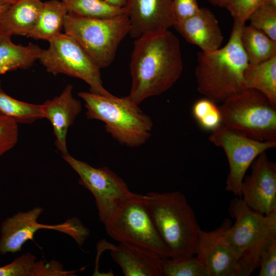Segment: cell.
<instances>
[{"label": "cell", "mask_w": 276, "mask_h": 276, "mask_svg": "<svg viewBox=\"0 0 276 276\" xmlns=\"http://www.w3.org/2000/svg\"><path fill=\"white\" fill-rule=\"evenodd\" d=\"M44 208L37 206L27 212H19L6 218L0 228V255L14 254L21 250L24 244L33 240L34 235L41 229H52L66 234L81 246L89 235V231L77 218L56 225L37 222Z\"/></svg>", "instance_id": "11"}, {"label": "cell", "mask_w": 276, "mask_h": 276, "mask_svg": "<svg viewBox=\"0 0 276 276\" xmlns=\"http://www.w3.org/2000/svg\"><path fill=\"white\" fill-rule=\"evenodd\" d=\"M48 41L49 48L42 50L38 59L48 73L79 78L89 85L91 93L112 96L103 85L100 68L72 36L60 33Z\"/></svg>", "instance_id": "9"}, {"label": "cell", "mask_w": 276, "mask_h": 276, "mask_svg": "<svg viewBox=\"0 0 276 276\" xmlns=\"http://www.w3.org/2000/svg\"><path fill=\"white\" fill-rule=\"evenodd\" d=\"M219 108L224 126L254 140L276 141V107L260 92L246 89Z\"/></svg>", "instance_id": "7"}, {"label": "cell", "mask_w": 276, "mask_h": 276, "mask_svg": "<svg viewBox=\"0 0 276 276\" xmlns=\"http://www.w3.org/2000/svg\"><path fill=\"white\" fill-rule=\"evenodd\" d=\"M183 68L179 40L170 30L136 38L130 63L132 78L128 96L139 105L171 88Z\"/></svg>", "instance_id": "1"}, {"label": "cell", "mask_w": 276, "mask_h": 276, "mask_svg": "<svg viewBox=\"0 0 276 276\" xmlns=\"http://www.w3.org/2000/svg\"><path fill=\"white\" fill-rule=\"evenodd\" d=\"M264 0H231L226 7L234 21L245 23L252 13L264 4Z\"/></svg>", "instance_id": "31"}, {"label": "cell", "mask_w": 276, "mask_h": 276, "mask_svg": "<svg viewBox=\"0 0 276 276\" xmlns=\"http://www.w3.org/2000/svg\"><path fill=\"white\" fill-rule=\"evenodd\" d=\"M250 175L244 176L240 198L251 209L264 215L276 212V164L264 152L251 165Z\"/></svg>", "instance_id": "13"}, {"label": "cell", "mask_w": 276, "mask_h": 276, "mask_svg": "<svg viewBox=\"0 0 276 276\" xmlns=\"http://www.w3.org/2000/svg\"><path fill=\"white\" fill-rule=\"evenodd\" d=\"M73 90V86L68 84L58 96L41 104L43 118L53 126L55 146L61 155L68 153V130L82 110L81 103L74 97Z\"/></svg>", "instance_id": "17"}, {"label": "cell", "mask_w": 276, "mask_h": 276, "mask_svg": "<svg viewBox=\"0 0 276 276\" xmlns=\"http://www.w3.org/2000/svg\"><path fill=\"white\" fill-rule=\"evenodd\" d=\"M172 9L176 21L189 17L197 12L199 7L197 0H172Z\"/></svg>", "instance_id": "33"}, {"label": "cell", "mask_w": 276, "mask_h": 276, "mask_svg": "<svg viewBox=\"0 0 276 276\" xmlns=\"http://www.w3.org/2000/svg\"><path fill=\"white\" fill-rule=\"evenodd\" d=\"M173 27L188 42L197 46L204 53L218 50L223 42L218 20L206 8H200L194 15L176 21Z\"/></svg>", "instance_id": "16"}, {"label": "cell", "mask_w": 276, "mask_h": 276, "mask_svg": "<svg viewBox=\"0 0 276 276\" xmlns=\"http://www.w3.org/2000/svg\"><path fill=\"white\" fill-rule=\"evenodd\" d=\"M68 13L92 18H108L126 13L125 8H118L103 0H61Z\"/></svg>", "instance_id": "26"}, {"label": "cell", "mask_w": 276, "mask_h": 276, "mask_svg": "<svg viewBox=\"0 0 276 276\" xmlns=\"http://www.w3.org/2000/svg\"><path fill=\"white\" fill-rule=\"evenodd\" d=\"M11 37L0 28V75L14 70L29 68L39 59L42 50L31 42L25 46L15 44Z\"/></svg>", "instance_id": "20"}, {"label": "cell", "mask_w": 276, "mask_h": 276, "mask_svg": "<svg viewBox=\"0 0 276 276\" xmlns=\"http://www.w3.org/2000/svg\"><path fill=\"white\" fill-rule=\"evenodd\" d=\"M18 138V124L0 113V157L15 146Z\"/></svg>", "instance_id": "30"}, {"label": "cell", "mask_w": 276, "mask_h": 276, "mask_svg": "<svg viewBox=\"0 0 276 276\" xmlns=\"http://www.w3.org/2000/svg\"><path fill=\"white\" fill-rule=\"evenodd\" d=\"M210 3L215 6L221 8H226L231 0H208Z\"/></svg>", "instance_id": "35"}, {"label": "cell", "mask_w": 276, "mask_h": 276, "mask_svg": "<svg viewBox=\"0 0 276 276\" xmlns=\"http://www.w3.org/2000/svg\"><path fill=\"white\" fill-rule=\"evenodd\" d=\"M107 245L112 259L125 276H163L164 259L151 250L127 243Z\"/></svg>", "instance_id": "18"}, {"label": "cell", "mask_w": 276, "mask_h": 276, "mask_svg": "<svg viewBox=\"0 0 276 276\" xmlns=\"http://www.w3.org/2000/svg\"><path fill=\"white\" fill-rule=\"evenodd\" d=\"M211 143L221 147L226 154L229 172L225 189L240 197V188L245 173L261 153L276 147V141L254 140L224 126L222 124L211 131Z\"/></svg>", "instance_id": "12"}, {"label": "cell", "mask_w": 276, "mask_h": 276, "mask_svg": "<svg viewBox=\"0 0 276 276\" xmlns=\"http://www.w3.org/2000/svg\"><path fill=\"white\" fill-rule=\"evenodd\" d=\"M143 195L170 258L195 256L201 229L185 196L179 191L150 192Z\"/></svg>", "instance_id": "3"}, {"label": "cell", "mask_w": 276, "mask_h": 276, "mask_svg": "<svg viewBox=\"0 0 276 276\" xmlns=\"http://www.w3.org/2000/svg\"><path fill=\"white\" fill-rule=\"evenodd\" d=\"M230 220L216 229L201 230L196 255L205 266L209 276H238V260L227 235Z\"/></svg>", "instance_id": "14"}, {"label": "cell", "mask_w": 276, "mask_h": 276, "mask_svg": "<svg viewBox=\"0 0 276 276\" xmlns=\"http://www.w3.org/2000/svg\"><path fill=\"white\" fill-rule=\"evenodd\" d=\"M61 156L78 175L79 183L94 195L99 219L103 224L123 202L135 194L108 167H94L68 152Z\"/></svg>", "instance_id": "10"}, {"label": "cell", "mask_w": 276, "mask_h": 276, "mask_svg": "<svg viewBox=\"0 0 276 276\" xmlns=\"http://www.w3.org/2000/svg\"><path fill=\"white\" fill-rule=\"evenodd\" d=\"M245 24L234 21L229 38L224 47L211 53H197L195 72L197 90L215 103H222L246 89L244 73L248 61L240 40Z\"/></svg>", "instance_id": "2"}, {"label": "cell", "mask_w": 276, "mask_h": 276, "mask_svg": "<svg viewBox=\"0 0 276 276\" xmlns=\"http://www.w3.org/2000/svg\"><path fill=\"white\" fill-rule=\"evenodd\" d=\"M244 82L246 89L260 92L276 107V56L258 64L248 63Z\"/></svg>", "instance_id": "21"}, {"label": "cell", "mask_w": 276, "mask_h": 276, "mask_svg": "<svg viewBox=\"0 0 276 276\" xmlns=\"http://www.w3.org/2000/svg\"><path fill=\"white\" fill-rule=\"evenodd\" d=\"M19 0H0V4L10 5Z\"/></svg>", "instance_id": "36"}, {"label": "cell", "mask_w": 276, "mask_h": 276, "mask_svg": "<svg viewBox=\"0 0 276 276\" xmlns=\"http://www.w3.org/2000/svg\"><path fill=\"white\" fill-rule=\"evenodd\" d=\"M67 10L62 1L50 0L43 2L37 22L28 37L50 40L61 33Z\"/></svg>", "instance_id": "22"}, {"label": "cell", "mask_w": 276, "mask_h": 276, "mask_svg": "<svg viewBox=\"0 0 276 276\" xmlns=\"http://www.w3.org/2000/svg\"><path fill=\"white\" fill-rule=\"evenodd\" d=\"M108 4L118 8H125L128 0H103Z\"/></svg>", "instance_id": "34"}, {"label": "cell", "mask_w": 276, "mask_h": 276, "mask_svg": "<svg viewBox=\"0 0 276 276\" xmlns=\"http://www.w3.org/2000/svg\"><path fill=\"white\" fill-rule=\"evenodd\" d=\"M10 6V5H2L0 4V15L5 11L6 10L8 7Z\"/></svg>", "instance_id": "37"}, {"label": "cell", "mask_w": 276, "mask_h": 276, "mask_svg": "<svg viewBox=\"0 0 276 276\" xmlns=\"http://www.w3.org/2000/svg\"><path fill=\"white\" fill-rule=\"evenodd\" d=\"M240 40L249 64H258L276 56V41L250 25L243 26Z\"/></svg>", "instance_id": "23"}, {"label": "cell", "mask_w": 276, "mask_h": 276, "mask_svg": "<svg viewBox=\"0 0 276 276\" xmlns=\"http://www.w3.org/2000/svg\"><path fill=\"white\" fill-rule=\"evenodd\" d=\"M63 29L72 36L101 69L113 61L119 44L129 34L127 13L108 18H92L68 13Z\"/></svg>", "instance_id": "6"}, {"label": "cell", "mask_w": 276, "mask_h": 276, "mask_svg": "<svg viewBox=\"0 0 276 276\" xmlns=\"http://www.w3.org/2000/svg\"><path fill=\"white\" fill-rule=\"evenodd\" d=\"M89 119L101 121L106 131L129 147L144 144L151 137L153 127L151 118L128 96L106 97L91 92H80Z\"/></svg>", "instance_id": "4"}, {"label": "cell", "mask_w": 276, "mask_h": 276, "mask_svg": "<svg viewBox=\"0 0 276 276\" xmlns=\"http://www.w3.org/2000/svg\"><path fill=\"white\" fill-rule=\"evenodd\" d=\"M53 272L51 261H37L36 257L29 252L0 267V276H51Z\"/></svg>", "instance_id": "24"}, {"label": "cell", "mask_w": 276, "mask_h": 276, "mask_svg": "<svg viewBox=\"0 0 276 276\" xmlns=\"http://www.w3.org/2000/svg\"><path fill=\"white\" fill-rule=\"evenodd\" d=\"M43 2L19 0L10 5L0 15V28L12 35L28 36L35 26Z\"/></svg>", "instance_id": "19"}, {"label": "cell", "mask_w": 276, "mask_h": 276, "mask_svg": "<svg viewBox=\"0 0 276 276\" xmlns=\"http://www.w3.org/2000/svg\"><path fill=\"white\" fill-rule=\"evenodd\" d=\"M125 8L130 22L129 34L135 39L169 30L176 21L172 0H128Z\"/></svg>", "instance_id": "15"}, {"label": "cell", "mask_w": 276, "mask_h": 276, "mask_svg": "<svg viewBox=\"0 0 276 276\" xmlns=\"http://www.w3.org/2000/svg\"><path fill=\"white\" fill-rule=\"evenodd\" d=\"M107 235L119 243L137 245L170 258L160 238L143 195L135 193L123 202L104 223Z\"/></svg>", "instance_id": "8"}, {"label": "cell", "mask_w": 276, "mask_h": 276, "mask_svg": "<svg viewBox=\"0 0 276 276\" xmlns=\"http://www.w3.org/2000/svg\"><path fill=\"white\" fill-rule=\"evenodd\" d=\"M259 276L276 275V239L263 250L259 261Z\"/></svg>", "instance_id": "32"}, {"label": "cell", "mask_w": 276, "mask_h": 276, "mask_svg": "<svg viewBox=\"0 0 276 276\" xmlns=\"http://www.w3.org/2000/svg\"><path fill=\"white\" fill-rule=\"evenodd\" d=\"M211 100L204 98L197 101L192 107V114L204 130L212 131L221 125L219 107Z\"/></svg>", "instance_id": "28"}, {"label": "cell", "mask_w": 276, "mask_h": 276, "mask_svg": "<svg viewBox=\"0 0 276 276\" xmlns=\"http://www.w3.org/2000/svg\"><path fill=\"white\" fill-rule=\"evenodd\" d=\"M228 213L235 219L227 235L238 258V276H249L259 267L263 250L276 239V212L262 214L238 197L231 200Z\"/></svg>", "instance_id": "5"}, {"label": "cell", "mask_w": 276, "mask_h": 276, "mask_svg": "<svg viewBox=\"0 0 276 276\" xmlns=\"http://www.w3.org/2000/svg\"><path fill=\"white\" fill-rule=\"evenodd\" d=\"M248 20L250 25L276 41V8L263 4L252 13Z\"/></svg>", "instance_id": "29"}, {"label": "cell", "mask_w": 276, "mask_h": 276, "mask_svg": "<svg viewBox=\"0 0 276 276\" xmlns=\"http://www.w3.org/2000/svg\"><path fill=\"white\" fill-rule=\"evenodd\" d=\"M0 113L17 124H30L43 118L42 105L15 99L5 93L0 86Z\"/></svg>", "instance_id": "25"}, {"label": "cell", "mask_w": 276, "mask_h": 276, "mask_svg": "<svg viewBox=\"0 0 276 276\" xmlns=\"http://www.w3.org/2000/svg\"><path fill=\"white\" fill-rule=\"evenodd\" d=\"M163 276H209L207 269L197 256L174 260L164 259Z\"/></svg>", "instance_id": "27"}]
</instances>
